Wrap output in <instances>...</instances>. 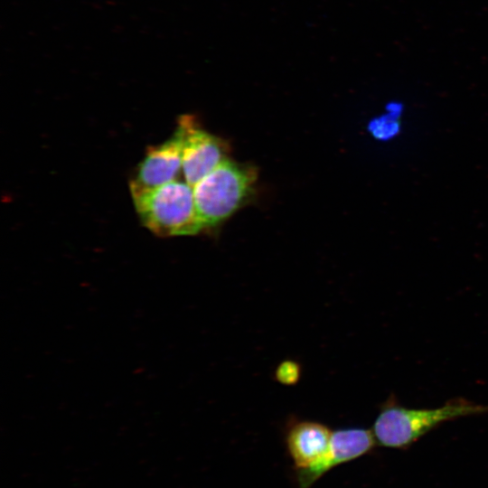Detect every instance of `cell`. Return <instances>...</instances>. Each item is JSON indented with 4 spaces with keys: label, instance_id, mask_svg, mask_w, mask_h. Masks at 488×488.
<instances>
[{
    "label": "cell",
    "instance_id": "obj_1",
    "mask_svg": "<svg viewBox=\"0 0 488 488\" xmlns=\"http://www.w3.org/2000/svg\"><path fill=\"white\" fill-rule=\"evenodd\" d=\"M487 412V405L464 398L449 399L443 406L434 408H408L391 395L380 406L371 431L380 446L403 448L442 423Z\"/></svg>",
    "mask_w": 488,
    "mask_h": 488
},
{
    "label": "cell",
    "instance_id": "obj_2",
    "mask_svg": "<svg viewBox=\"0 0 488 488\" xmlns=\"http://www.w3.org/2000/svg\"><path fill=\"white\" fill-rule=\"evenodd\" d=\"M133 201L143 224L158 236L193 235L204 228L186 182L172 181Z\"/></svg>",
    "mask_w": 488,
    "mask_h": 488
},
{
    "label": "cell",
    "instance_id": "obj_3",
    "mask_svg": "<svg viewBox=\"0 0 488 488\" xmlns=\"http://www.w3.org/2000/svg\"><path fill=\"white\" fill-rule=\"evenodd\" d=\"M254 180L252 170L224 159L195 184L194 201L203 227L230 217L246 199Z\"/></svg>",
    "mask_w": 488,
    "mask_h": 488
},
{
    "label": "cell",
    "instance_id": "obj_4",
    "mask_svg": "<svg viewBox=\"0 0 488 488\" xmlns=\"http://www.w3.org/2000/svg\"><path fill=\"white\" fill-rule=\"evenodd\" d=\"M332 433L327 426L317 421L298 418L288 421L285 443L297 472L299 488H309L331 469Z\"/></svg>",
    "mask_w": 488,
    "mask_h": 488
},
{
    "label": "cell",
    "instance_id": "obj_5",
    "mask_svg": "<svg viewBox=\"0 0 488 488\" xmlns=\"http://www.w3.org/2000/svg\"><path fill=\"white\" fill-rule=\"evenodd\" d=\"M176 129L182 139V170L186 183L193 187L225 159L224 144L201 129L189 115L180 117Z\"/></svg>",
    "mask_w": 488,
    "mask_h": 488
},
{
    "label": "cell",
    "instance_id": "obj_6",
    "mask_svg": "<svg viewBox=\"0 0 488 488\" xmlns=\"http://www.w3.org/2000/svg\"><path fill=\"white\" fill-rule=\"evenodd\" d=\"M181 169L182 139L176 129L169 139L147 150L136 175L130 181L132 198L176 180Z\"/></svg>",
    "mask_w": 488,
    "mask_h": 488
},
{
    "label": "cell",
    "instance_id": "obj_7",
    "mask_svg": "<svg viewBox=\"0 0 488 488\" xmlns=\"http://www.w3.org/2000/svg\"><path fill=\"white\" fill-rule=\"evenodd\" d=\"M376 439L371 430L361 427L333 431L331 438V469L354 460L370 452Z\"/></svg>",
    "mask_w": 488,
    "mask_h": 488
},
{
    "label": "cell",
    "instance_id": "obj_8",
    "mask_svg": "<svg viewBox=\"0 0 488 488\" xmlns=\"http://www.w3.org/2000/svg\"><path fill=\"white\" fill-rule=\"evenodd\" d=\"M274 376L278 383L285 386H294L301 379V364L294 360H284L277 366Z\"/></svg>",
    "mask_w": 488,
    "mask_h": 488
}]
</instances>
